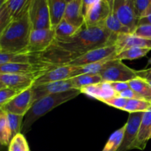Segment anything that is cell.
<instances>
[{
	"mask_svg": "<svg viewBox=\"0 0 151 151\" xmlns=\"http://www.w3.org/2000/svg\"><path fill=\"white\" fill-rule=\"evenodd\" d=\"M149 63H150V64H151V58L150 59V60H149Z\"/></svg>",
	"mask_w": 151,
	"mask_h": 151,
	"instance_id": "bcb514c9",
	"label": "cell"
},
{
	"mask_svg": "<svg viewBox=\"0 0 151 151\" xmlns=\"http://www.w3.org/2000/svg\"><path fill=\"white\" fill-rule=\"evenodd\" d=\"M151 139V108L144 112L138 135L135 141L131 145L130 150H143L147 145V142Z\"/></svg>",
	"mask_w": 151,
	"mask_h": 151,
	"instance_id": "e0dca14e",
	"label": "cell"
},
{
	"mask_svg": "<svg viewBox=\"0 0 151 151\" xmlns=\"http://www.w3.org/2000/svg\"><path fill=\"white\" fill-rule=\"evenodd\" d=\"M101 102L106 103L108 106L116 108V109L122 111L124 108L125 107V106H126L128 100L119 95H115L111 97H109V98L104 99Z\"/></svg>",
	"mask_w": 151,
	"mask_h": 151,
	"instance_id": "e575fe53",
	"label": "cell"
},
{
	"mask_svg": "<svg viewBox=\"0 0 151 151\" xmlns=\"http://www.w3.org/2000/svg\"><path fill=\"white\" fill-rule=\"evenodd\" d=\"M52 28L54 29L63 19L67 2L66 0H47Z\"/></svg>",
	"mask_w": 151,
	"mask_h": 151,
	"instance_id": "44dd1931",
	"label": "cell"
},
{
	"mask_svg": "<svg viewBox=\"0 0 151 151\" xmlns=\"http://www.w3.org/2000/svg\"><path fill=\"white\" fill-rule=\"evenodd\" d=\"M150 50V48L145 47H131L119 52L116 54V58L120 60H136L145 57Z\"/></svg>",
	"mask_w": 151,
	"mask_h": 151,
	"instance_id": "83f0119b",
	"label": "cell"
},
{
	"mask_svg": "<svg viewBox=\"0 0 151 151\" xmlns=\"http://www.w3.org/2000/svg\"><path fill=\"white\" fill-rule=\"evenodd\" d=\"M75 89L70 79L66 81H58V82L50 83L44 85L32 86V94H33V103L38 99L50 94L56 93L63 92L69 90Z\"/></svg>",
	"mask_w": 151,
	"mask_h": 151,
	"instance_id": "9a60e30c",
	"label": "cell"
},
{
	"mask_svg": "<svg viewBox=\"0 0 151 151\" xmlns=\"http://www.w3.org/2000/svg\"><path fill=\"white\" fill-rule=\"evenodd\" d=\"M54 29L55 32V39L62 40L73 36L78 32L80 28L74 26L69 23L66 19H63Z\"/></svg>",
	"mask_w": 151,
	"mask_h": 151,
	"instance_id": "4316f807",
	"label": "cell"
},
{
	"mask_svg": "<svg viewBox=\"0 0 151 151\" xmlns=\"http://www.w3.org/2000/svg\"><path fill=\"white\" fill-rule=\"evenodd\" d=\"M103 25L108 30L116 35L131 33L129 29L122 24V22L119 21V19L112 10L107 19L103 22Z\"/></svg>",
	"mask_w": 151,
	"mask_h": 151,
	"instance_id": "cb8c5ba5",
	"label": "cell"
},
{
	"mask_svg": "<svg viewBox=\"0 0 151 151\" xmlns=\"http://www.w3.org/2000/svg\"><path fill=\"white\" fill-rule=\"evenodd\" d=\"M109 83L117 95L119 93L131 88L129 82H112Z\"/></svg>",
	"mask_w": 151,
	"mask_h": 151,
	"instance_id": "74e56055",
	"label": "cell"
},
{
	"mask_svg": "<svg viewBox=\"0 0 151 151\" xmlns=\"http://www.w3.org/2000/svg\"><path fill=\"white\" fill-rule=\"evenodd\" d=\"M111 10L122 24L134 33L138 25L139 19L135 13L134 0H114Z\"/></svg>",
	"mask_w": 151,
	"mask_h": 151,
	"instance_id": "ba28073f",
	"label": "cell"
},
{
	"mask_svg": "<svg viewBox=\"0 0 151 151\" xmlns=\"http://www.w3.org/2000/svg\"><path fill=\"white\" fill-rule=\"evenodd\" d=\"M147 82L149 83V84H150V86H151V81H147Z\"/></svg>",
	"mask_w": 151,
	"mask_h": 151,
	"instance_id": "ee69618b",
	"label": "cell"
},
{
	"mask_svg": "<svg viewBox=\"0 0 151 151\" xmlns=\"http://www.w3.org/2000/svg\"><path fill=\"white\" fill-rule=\"evenodd\" d=\"M120 97H123V98L127 99V100H134V99H142L134 89L131 88H128V89L125 90L122 92L119 93L118 94ZM144 100V99H143Z\"/></svg>",
	"mask_w": 151,
	"mask_h": 151,
	"instance_id": "f35d334b",
	"label": "cell"
},
{
	"mask_svg": "<svg viewBox=\"0 0 151 151\" xmlns=\"http://www.w3.org/2000/svg\"><path fill=\"white\" fill-rule=\"evenodd\" d=\"M151 108V103L143 99L128 100L127 104L122 111L131 113L145 112Z\"/></svg>",
	"mask_w": 151,
	"mask_h": 151,
	"instance_id": "4dcf8cb0",
	"label": "cell"
},
{
	"mask_svg": "<svg viewBox=\"0 0 151 151\" xmlns=\"http://www.w3.org/2000/svg\"><path fill=\"white\" fill-rule=\"evenodd\" d=\"M28 13L32 29H52L47 0H31Z\"/></svg>",
	"mask_w": 151,
	"mask_h": 151,
	"instance_id": "8992f818",
	"label": "cell"
},
{
	"mask_svg": "<svg viewBox=\"0 0 151 151\" xmlns=\"http://www.w3.org/2000/svg\"><path fill=\"white\" fill-rule=\"evenodd\" d=\"M142 24H151V14L139 19L138 25ZM138 25H137V26H138Z\"/></svg>",
	"mask_w": 151,
	"mask_h": 151,
	"instance_id": "b9f144b4",
	"label": "cell"
},
{
	"mask_svg": "<svg viewBox=\"0 0 151 151\" xmlns=\"http://www.w3.org/2000/svg\"><path fill=\"white\" fill-rule=\"evenodd\" d=\"M117 52L118 50L116 45L100 47V48H97L88 52L76 58L74 60L68 62L65 65H69V66H76V67L83 66L86 65L97 63V62L109 58H116Z\"/></svg>",
	"mask_w": 151,
	"mask_h": 151,
	"instance_id": "9c48e42d",
	"label": "cell"
},
{
	"mask_svg": "<svg viewBox=\"0 0 151 151\" xmlns=\"http://www.w3.org/2000/svg\"><path fill=\"white\" fill-rule=\"evenodd\" d=\"M143 115H144V112L129 114L128 121L125 123L123 139L117 151L130 150L131 145L134 143L138 135Z\"/></svg>",
	"mask_w": 151,
	"mask_h": 151,
	"instance_id": "4fadbf2b",
	"label": "cell"
},
{
	"mask_svg": "<svg viewBox=\"0 0 151 151\" xmlns=\"http://www.w3.org/2000/svg\"><path fill=\"white\" fill-rule=\"evenodd\" d=\"M31 0H0V30L29 10Z\"/></svg>",
	"mask_w": 151,
	"mask_h": 151,
	"instance_id": "5b68a950",
	"label": "cell"
},
{
	"mask_svg": "<svg viewBox=\"0 0 151 151\" xmlns=\"http://www.w3.org/2000/svg\"><path fill=\"white\" fill-rule=\"evenodd\" d=\"M130 86L144 100L151 103V86L146 80L137 77L129 81Z\"/></svg>",
	"mask_w": 151,
	"mask_h": 151,
	"instance_id": "d4e9b609",
	"label": "cell"
},
{
	"mask_svg": "<svg viewBox=\"0 0 151 151\" xmlns=\"http://www.w3.org/2000/svg\"><path fill=\"white\" fill-rule=\"evenodd\" d=\"M133 34L140 38L151 40V24L138 25Z\"/></svg>",
	"mask_w": 151,
	"mask_h": 151,
	"instance_id": "8d00e7d4",
	"label": "cell"
},
{
	"mask_svg": "<svg viewBox=\"0 0 151 151\" xmlns=\"http://www.w3.org/2000/svg\"><path fill=\"white\" fill-rule=\"evenodd\" d=\"M151 4V0H134V9L137 18L141 19Z\"/></svg>",
	"mask_w": 151,
	"mask_h": 151,
	"instance_id": "d590c367",
	"label": "cell"
},
{
	"mask_svg": "<svg viewBox=\"0 0 151 151\" xmlns=\"http://www.w3.org/2000/svg\"><path fill=\"white\" fill-rule=\"evenodd\" d=\"M8 151H30L23 134L20 133L12 139L8 146Z\"/></svg>",
	"mask_w": 151,
	"mask_h": 151,
	"instance_id": "d6a6232c",
	"label": "cell"
},
{
	"mask_svg": "<svg viewBox=\"0 0 151 151\" xmlns=\"http://www.w3.org/2000/svg\"><path fill=\"white\" fill-rule=\"evenodd\" d=\"M80 94H81V90L72 89L63 92L50 94L37 100L34 102L29 111L25 115L22 131L24 134L27 133L35 121L51 111L55 108L75 98Z\"/></svg>",
	"mask_w": 151,
	"mask_h": 151,
	"instance_id": "3957f363",
	"label": "cell"
},
{
	"mask_svg": "<svg viewBox=\"0 0 151 151\" xmlns=\"http://www.w3.org/2000/svg\"><path fill=\"white\" fill-rule=\"evenodd\" d=\"M100 0H82V10L84 17H86L88 12L91 10Z\"/></svg>",
	"mask_w": 151,
	"mask_h": 151,
	"instance_id": "ab89813d",
	"label": "cell"
},
{
	"mask_svg": "<svg viewBox=\"0 0 151 151\" xmlns=\"http://www.w3.org/2000/svg\"><path fill=\"white\" fill-rule=\"evenodd\" d=\"M115 59L116 58L114 57L109 58L105 59V60L99 61L97 63L77 67L76 69L72 73V78L76 77L78 75H84V74H99L100 72L106 69L108 66H110Z\"/></svg>",
	"mask_w": 151,
	"mask_h": 151,
	"instance_id": "7402d4cb",
	"label": "cell"
},
{
	"mask_svg": "<svg viewBox=\"0 0 151 151\" xmlns=\"http://www.w3.org/2000/svg\"><path fill=\"white\" fill-rule=\"evenodd\" d=\"M55 32L54 29H32L29 36L27 53L39 54L46 51L55 41Z\"/></svg>",
	"mask_w": 151,
	"mask_h": 151,
	"instance_id": "52a82bcc",
	"label": "cell"
},
{
	"mask_svg": "<svg viewBox=\"0 0 151 151\" xmlns=\"http://www.w3.org/2000/svg\"><path fill=\"white\" fill-rule=\"evenodd\" d=\"M103 82H129L137 78V70L128 67L122 60L115 59L111 64L99 73Z\"/></svg>",
	"mask_w": 151,
	"mask_h": 151,
	"instance_id": "277c9868",
	"label": "cell"
},
{
	"mask_svg": "<svg viewBox=\"0 0 151 151\" xmlns=\"http://www.w3.org/2000/svg\"><path fill=\"white\" fill-rule=\"evenodd\" d=\"M39 77L36 75L0 73V88H11L23 91L32 88L35 80Z\"/></svg>",
	"mask_w": 151,
	"mask_h": 151,
	"instance_id": "7c38bea8",
	"label": "cell"
},
{
	"mask_svg": "<svg viewBox=\"0 0 151 151\" xmlns=\"http://www.w3.org/2000/svg\"><path fill=\"white\" fill-rule=\"evenodd\" d=\"M70 81L73 84L74 88L79 90L85 86L103 82L101 76L99 74H84V75H78L70 78Z\"/></svg>",
	"mask_w": 151,
	"mask_h": 151,
	"instance_id": "603a6c76",
	"label": "cell"
},
{
	"mask_svg": "<svg viewBox=\"0 0 151 151\" xmlns=\"http://www.w3.org/2000/svg\"><path fill=\"white\" fill-rule=\"evenodd\" d=\"M114 0H107V1L109 3V4H110L111 8H112V6H113V4H114Z\"/></svg>",
	"mask_w": 151,
	"mask_h": 151,
	"instance_id": "7bdbcfd3",
	"label": "cell"
},
{
	"mask_svg": "<svg viewBox=\"0 0 151 151\" xmlns=\"http://www.w3.org/2000/svg\"><path fill=\"white\" fill-rule=\"evenodd\" d=\"M22 91L11 88H0V106H4L7 103L13 100Z\"/></svg>",
	"mask_w": 151,
	"mask_h": 151,
	"instance_id": "836d02e7",
	"label": "cell"
},
{
	"mask_svg": "<svg viewBox=\"0 0 151 151\" xmlns=\"http://www.w3.org/2000/svg\"><path fill=\"white\" fill-rule=\"evenodd\" d=\"M76 68V66L69 65H60L55 66L37 78L32 86L70 79L72 78V73Z\"/></svg>",
	"mask_w": 151,
	"mask_h": 151,
	"instance_id": "5bb4252c",
	"label": "cell"
},
{
	"mask_svg": "<svg viewBox=\"0 0 151 151\" xmlns=\"http://www.w3.org/2000/svg\"><path fill=\"white\" fill-rule=\"evenodd\" d=\"M137 77L146 81H151V68L143 70H137Z\"/></svg>",
	"mask_w": 151,
	"mask_h": 151,
	"instance_id": "60d3db41",
	"label": "cell"
},
{
	"mask_svg": "<svg viewBox=\"0 0 151 151\" xmlns=\"http://www.w3.org/2000/svg\"><path fill=\"white\" fill-rule=\"evenodd\" d=\"M31 62H34V60L33 57L30 54L0 52V65L6 63H24Z\"/></svg>",
	"mask_w": 151,
	"mask_h": 151,
	"instance_id": "484cf974",
	"label": "cell"
},
{
	"mask_svg": "<svg viewBox=\"0 0 151 151\" xmlns=\"http://www.w3.org/2000/svg\"><path fill=\"white\" fill-rule=\"evenodd\" d=\"M81 94H86L88 97L100 101L117 95L114 90L111 86L110 83L107 82H102L100 83L85 86L81 88Z\"/></svg>",
	"mask_w": 151,
	"mask_h": 151,
	"instance_id": "ac0fdd59",
	"label": "cell"
},
{
	"mask_svg": "<svg viewBox=\"0 0 151 151\" xmlns=\"http://www.w3.org/2000/svg\"><path fill=\"white\" fill-rule=\"evenodd\" d=\"M125 129V124L113 133L109 137L104 148L102 151H117L122 144Z\"/></svg>",
	"mask_w": 151,
	"mask_h": 151,
	"instance_id": "f546056e",
	"label": "cell"
},
{
	"mask_svg": "<svg viewBox=\"0 0 151 151\" xmlns=\"http://www.w3.org/2000/svg\"><path fill=\"white\" fill-rule=\"evenodd\" d=\"M118 35L108 30L103 24H84L73 36L66 39H55L46 51L32 55L35 63H49L58 66L100 47L115 45Z\"/></svg>",
	"mask_w": 151,
	"mask_h": 151,
	"instance_id": "6da1fadb",
	"label": "cell"
},
{
	"mask_svg": "<svg viewBox=\"0 0 151 151\" xmlns=\"http://www.w3.org/2000/svg\"><path fill=\"white\" fill-rule=\"evenodd\" d=\"M115 45L117 47L118 52L131 47H145L151 49V40L140 38L133 33L120 34L118 35Z\"/></svg>",
	"mask_w": 151,
	"mask_h": 151,
	"instance_id": "ffe728a7",
	"label": "cell"
},
{
	"mask_svg": "<svg viewBox=\"0 0 151 151\" xmlns=\"http://www.w3.org/2000/svg\"><path fill=\"white\" fill-rule=\"evenodd\" d=\"M32 104L33 94L32 88H29L22 91L4 106H0V110L4 111L7 114H14L25 116Z\"/></svg>",
	"mask_w": 151,
	"mask_h": 151,
	"instance_id": "8fae6325",
	"label": "cell"
},
{
	"mask_svg": "<svg viewBox=\"0 0 151 151\" xmlns=\"http://www.w3.org/2000/svg\"><path fill=\"white\" fill-rule=\"evenodd\" d=\"M55 66L45 63H6L0 65L1 74H23V75H36L41 76Z\"/></svg>",
	"mask_w": 151,
	"mask_h": 151,
	"instance_id": "30bf717a",
	"label": "cell"
},
{
	"mask_svg": "<svg viewBox=\"0 0 151 151\" xmlns=\"http://www.w3.org/2000/svg\"><path fill=\"white\" fill-rule=\"evenodd\" d=\"M66 2H69V1H72V0H66Z\"/></svg>",
	"mask_w": 151,
	"mask_h": 151,
	"instance_id": "f6af8a7d",
	"label": "cell"
},
{
	"mask_svg": "<svg viewBox=\"0 0 151 151\" xmlns=\"http://www.w3.org/2000/svg\"><path fill=\"white\" fill-rule=\"evenodd\" d=\"M12 140V134L7 119V114L0 110V142L3 146H9Z\"/></svg>",
	"mask_w": 151,
	"mask_h": 151,
	"instance_id": "f1b7e54d",
	"label": "cell"
},
{
	"mask_svg": "<svg viewBox=\"0 0 151 151\" xmlns=\"http://www.w3.org/2000/svg\"><path fill=\"white\" fill-rule=\"evenodd\" d=\"M111 11V8L107 0H100L88 12L85 17L86 26H96L103 24Z\"/></svg>",
	"mask_w": 151,
	"mask_h": 151,
	"instance_id": "2e32d148",
	"label": "cell"
},
{
	"mask_svg": "<svg viewBox=\"0 0 151 151\" xmlns=\"http://www.w3.org/2000/svg\"><path fill=\"white\" fill-rule=\"evenodd\" d=\"M24 117V116H22V115L7 114V119H8V123L10 125V131H11L12 139L16 137L17 134H20L22 131Z\"/></svg>",
	"mask_w": 151,
	"mask_h": 151,
	"instance_id": "1f68e13d",
	"label": "cell"
},
{
	"mask_svg": "<svg viewBox=\"0 0 151 151\" xmlns=\"http://www.w3.org/2000/svg\"><path fill=\"white\" fill-rule=\"evenodd\" d=\"M32 30L28 11L13 19L0 30V52L27 53Z\"/></svg>",
	"mask_w": 151,
	"mask_h": 151,
	"instance_id": "7a4b0ae2",
	"label": "cell"
},
{
	"mask_svg": "<svg viewBox=\"0 0 151 151\" xmlns=\"http://www.w3.org/2000/svg\"><path fill=\"white\" fill-rule=\"evenodd\" d=\"M63 19L77 27H82L85 24V17L82 10V0H72L68 2Z\"/></svg>",
	"mask_w": 151,
	"mask_h": 151,
	"instance_id": "d6986e66",
	"label": "cell"
}]
</instances>
